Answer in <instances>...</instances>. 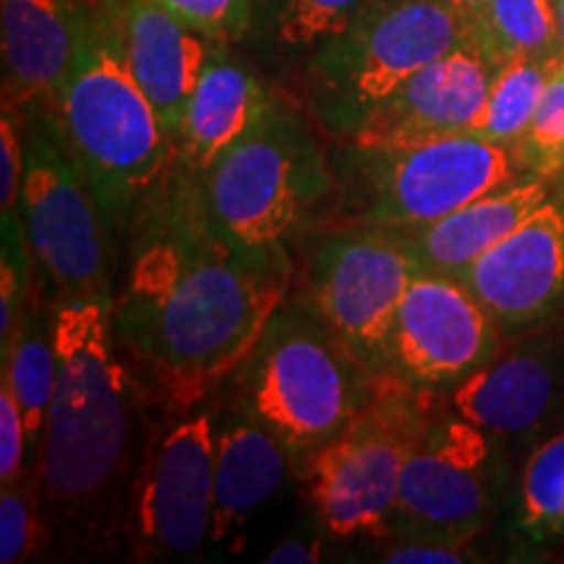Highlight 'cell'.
<instances>
[{
    "instance_id": "cell-1",
    "label": "cell",
    "mask_w": 564,
    "mask_h": 564,
    "mask_svg": "<svg viewBox=\"0 0 564 564\" xmlns=\"http://www.w3.org/2000/svg\"><path fill=\"white\" fill-rule=\"evenodd\" d=\"M293 282L288 249L241 246L175 165L126 230L112 327L147 403L192 413L257 348Z\"/></svg>"
},
{
    "instance_id": "cell-2",
    "label": "cell",
    "mask_w": 564,
    "mask_h": 564,
    "mask_svg": "<svg viewBox=\"0 0 564 564\" xmlns=\"http://www.w3.org/2000/svg\"><path fill=\"white\" fill-rule=\"evenodd\" d=\"M116 295H82L53 308L58 379L37 455L47 525L105 539L123 531L126 505L144 440H139L147 394L126 364L112 327Z\"/></svg>"
},
{
    "instance_id": "cell-3",
    "label": "cell",
    "mask_w": 564,
    "mask_h": 564,
    "mask_svg": "<svg viewBox=\"0 0 564 564\" xmlns=\"http://www.w3.org/2000/svg\"><path fill=\"white\" fill-rule=\"evenodd\" d=\"M47 110L118 241L178 165V144L133 76L110 0L91 6L74 66Z\"/></svg>"
},
{
    "instance_id": "cell-4",
    "label": "cell",
    "mask_w": 564,
    "mask_h": 564,
    "mask_svg": "<svg viewBox=\"0 0 564 564\" xmlns=\"http://www.w3.org/2000/svg\"><path fill=\"white\" fill-rule=\"evenodd\" d=\"M306 301L282 303L225 384L238 411L285 444L295 470L369 405L379 382Z\"/></svg>"
},
{
    "instance_id": "cell-5",
    "label": "cell",
    "mask_w": 564,
    "mask_h": 564,
    "mask_svg": "<svg viewBox=\"0 0 564 564\" xmlns=\"http://www.w3.org/2000/svg\"><path fill=\"white\" fill-rule=\"evenodd\" d=\"M196 181L215 223L232 241L259 251L288 249L335 192L319 141L282 102Z\"/></svg>"
},
{
    "instance_id": "cell-6",
    "label": "cell",
    "mask_w": 564,
    "mask_h": 564,
    "mask_svg": "<svg viewBox=\"0 0 564 564\" xmlns=\"http://www.w3.org/2000/svg\"><path fill=\"white\" fill-rule=\"evenodd\" d=\"M440 398L384 377L369 405L299 465L324 531L340 541L390 539L405 457Z\"/></svg>"
},
{
    "instance_id": "cell-7",
    "label": "cell",
    "mask_w": 564,
    "mask_h": 564,
    "mask_svg": "<svg viewBox=\"0 0 564 564\" xmlns=\"http://www.w3.org/2000/svg\"><path fill=\"white\" fill-rule=\"evenodd\" d=\"M333 173L343 228L426 225L528 175L512 150L468 133L400 150L348 144Z\"/></svg>"
},
{
    "instance_id": "cell-8",
    "label": "cell",
    "mask_w": 564,
    "mask_h": 564,
    "mask_svg": "<svg viewBox=\"0 0 564 564\" xmlns=\"http://www.w3.org/2000/svg\"><path fill=\"white\" fill-rule=\"evenodd\" d=\"M468 34L444 0H373L308 58L316 118L348 139L366 112Z\"/></svg>"
},
{
    "instance_id": "cell-9",
    "label": "cell",
    "mask_w": 564,
    "mask_h": 564,
    "mask_svg": "<svg viewBox=\"0 0 564 564\" xmlns=\"http://www.w3.org/2000/svg\"><path fill=\"white\" fill-rule=\"evenodd\" d=\"M512 455L510 444L453 411L442 392L405 457L392 535L484 539L510 505Z\"/></svg>"
},
{
    "instance_id": "cell-10",
    "label": "cell",
    "mask_w": 564,
    "mask_h": 564,
    "mask_svg": "<svg viewBox=\"0 0 564 564\" xmlns=\"http://www.w3.org/2000/svg\"><path fill=\"white\" fill-rule=\"evenodd\" d=\"M26 171L21 186V217L42 280L53 288V303L112 291V236L105 212L79 162L68 152L53 112L26 110Z\"/></svg>"
},
{
    "instance_id": "cell-11",
    "label": "cell",
    "mask_w": 564,
    "mask_h": 564,
    "mask_svg": "<svg viewBox=\"0 0 564 564\" xmlns=\"http://www.w3.org/2000/svg\"><path fill=\"white\" fill-rule=\"evenodd\" d=\"M415 270L394 228L345 225L314 246L306 303L364 369L390 377L394 322Z\"/></svg>"
},
{
    "instance_id": "cell-12",
    "label": "cell",
    "mask_w": 564,
    "mask_h": 564,
    "mask_svg": "<svg viewBox=\"0 0 564 564\" xmlns=\"http://www.w3.org/2000/svg\"><path fill=\"white\" fill-rule=\"evenodd\" d=\"M215 411L167 415L144 442L123 533L139 560H186L212 539Z\"/></svg>"
},
{
    "instance_id": "cell-13",
    "label": "cell",
    "mask_w": 564,
    "mask_h": 564,
    "mask_svg": "<svg viewBox=\"0 0 564 564\" xmlns=\"http://www.w3.org/2000/svg\"><path fill=\"white\" fill-rule=\"evenodd\" d=\"M505 340L502 327L465 282L419 264L398 308L390 377L447 392L489 364Z\"/></svg>"
},
{
    "instance_id": "cell-14",
    "label": "cell",
    "mask_w": 564,
    "mask_h": 564,
    "mask_svg": "<svg viewBox=\"0 0 564 564\" xmlns=\"http://www.w3.org/2000/svg\"><path fill=\"white\" fill-rule=\"evenodd\" d=\"M444 400L512 449L564 426V316L507 337L497 356Z\"/></svg>"
},
{
    "instance_id": "cell-15",
    "label": "cell",
    "mask_w": 564,
    "mask_h": 564,
    "mask_svg": "<svg viewBox=\"0 0 564 564\" xmlns=\"http://www.w3.org/2000/svg\"><path fill=\"white\" fill-rule=\"evenodd\" d=\"M489 308L505 337L564 316V194H554L523 223L457 274Z\"/></svg>"
},
{
    "instance_id": "cell-16",
    "label": "cell",
    "mask_w": 564,
    "mask_h": 564,
    "mask_svg": "<svg viewBox=\"0 0 564 564\" xmlns=\"http://www.w3.org/2000/svg\"><path fill=\"white\" fill-rule=\"evenodd\" d=\"M497 68L499 63L468 34L366 112L345 141L366 150H400L463 133L481 112Z\"/></svg>"
},
{
    "instance_id": "cell-17",
    "label": "cell",
    "mask_w": 564,
    "mask_h": 564,
    "mask_svg": "<svg viewBox=\"0 0 564 564\" xmlns=\"http://www.w3.org/2000/svg\"><path fill=\"white\" fill-rule=\"evenodd\" d=\"M95 0H0L3 110L51 108L74 66Z\"/></svg>"
},
{
    "instance_id": "cell-18",
    "label": "cell",
    "mask_w": 564,
    "mask_h": 564,
    "mask_svg": "<svg viewBox=\"0 0 564 564\" xmlns=\"http://www.w3.org/2000/svg\"><path fill=\"white\" fill-rule=\"evenodd\" d=\"M131 70L162 123L178 139L192 91L220 42L196 32L158 0H110Z\"/></svg>"
},
{
    "instance_id": "cell-19",
    "label": "cell",
    "mask_w": 564,
    "mask_h": 564,
    "mask_svg": "<svg viewBox=\"0 0 564 564\" xmlns=\"http://www.w3.org/2000/svg\"><path fill=\"white\" fill-rule=\"evenodd\" d=\"M293 470V455L270 429L232 405L215 411L212 544L238 546L253 514L278 497Z\"/></svg>"
},
{
    "instance_id": "cell-20",
    "label": "cell",
    "mask_w": 564,
    "mask_h": 564,
    "mask_svg": "<svg viewBox=\"0 0 564 564\" xmlns=\"http://www.w3.org/2000/svg\"><path fill=\"white\" fill-rule=\"evenodd\" d=\"M552 194L554 181L528 173L502 188H494L463 204L440 220L394 230L421 267L457 278L478 262L491 246L510 236Z\"/></svg>"
},
{
    "instance_id": "cell-21",
    "label": "cell",
    "mask_w": 564,
    "mask_h": 564,
    "mask_svg": "<svg viewBox=\"0 0 564 564\" xmlns=\"http://www.w3.org/2000/svg\"><path fill=\"white\" fill-rule=\"evenodd\" d=\"M212 55L196 82L178 129V162L204 173L274 108V97L249 68L225 51Z\"/></svg>"
},
{
    "instance_id": "cell-22",
    "label": "cell",
    "mask_w": 564,
    "mask_h": 564,
    "mask_svg": "<svg viewBox=\"0 0 564 564\" xmlns=\"http://www.w3.org/2000/svg\"><path fill=\"white\" fill-rule=\"evenodd\" d=\"M502 518L510 549L528 560L564 546V426L525 447Z\"/></svg>"
},
{
    "instance_id": "cell-23",
    "label": "cell",
    "mask_w": 564,
    "mask_h": 564,
    "mask_svg": "<svg viewBox=\"0 0 564 564\" xmlns=\"http://www.w3.org/2000/svg\"><path fill=\"white\" fill-rule=\"evenodd\" d=\"M53 308L42 301L40 285H32L21 316L9 340L0 345V379L11 384L13 398L24 415L32 453L40 455L47 413L58 379V352L53 337Z\"/></svg>"
},
{
    "instance_id": "cell-24",
    "label": "cell",
    "mask_w": 564,
    "mask_h": 564,
    "mask_svg": "<svg viewBox=\"0 0 564 564\" xmlns=\"http://www.w3.org/2000/svg\"><path fill=\"white\" fill-rule=\"evenodd\" d=\"M556 61L560 58H533V55L505 61L494 74L481 112L463 133L514 150L539 110Z\"/></svg>"
},
{
    "instance_id": "cell-25",
    "label": "cell",
    "mask_w": 564,
    "mask_h": 564,
    "mask_svg": "<svg viewBox=\"0 0 564 564\" xmlns=\"http://www.w3.org/2000/svg\"><path fill=\"white\" fill-rule=\"evenodd\" d=\"M373 0H257L253 26L282 53L308 58L343 34Z\"/></svg>"
},
{
    "instance_id": "cell-26",
    "label": "cell",
    "mask_w": 564,
    "mask_h": 564,
    "mask_svg": "<svg viewBox=\"0 0 564 564\" xmlns=\"http://www.w3.org/2000/svg\"><path fill=\"white\" fill-rule=\"evenodd\" d=\"M470 37H476L499 66L518 55H562L554 0H489Z\"/></svg>"
},
{
    "instance_id": "cell-27",
    "label": "cell",
    "mask_w": 564,
    "mask_h": 564,
    "mask_svg": "<svg viewBox=\"0 0 564 564\" xmlns=\"http://www.w3.org/2000/svg\"><path fill=\"white\" fill-rule=\"evenodd\" d=\"M47 535L40 468H26L19 481L0 486V562L19 564L37 552Z\"/></svg>"
},
{
    "instance_id": "cell-28",
    "label": "cell",
    "mask_w": 564,
    "mask_h": 564,
    "mask_svg": "<svg viewBox=\"0 0 564 564\" xmlns=\"http://www.w3.org/2000/svg\"><path fill=\"white\" fill-rule=\"evenodd\" d=\"M520 167L531 175L556 181L564 173V58L560 55L549 76L546 91L541 97L525 137L514 147Z\"/></svg>"
},
{
    "instance_id": "cell-29",
    "label": "cell",
    "mask_w": 564,
    "mask_h": 564,
    "mask_svg": "<svg viewBox=\"0 0 564 564\" xmlns=\"http://www.w3.org/2000/svg\"><path fill=\"white\" fill-rule=\"evenodd\" d=\"M0 228H3V251H0V345H3L30 299L34 257L21 209L3 212Z\"/></svg>"
},
{
    "instance_id": "cell-30",
    "label": "cell",
    "mask_w": 564,
    "mask_h": 564,
    "mask_svg": "<svg viewBox=\"0 0 564 564\" xmlns=\"http://www.w3.org/2000/svg\"><path fill=\"white\" fill-rule=\"evenodd\" d=\"M196 32L209 40L230 45L253 26L257 0H158Z\"/></svg>"
},
{
    "instance_id": "cell-31",
    "label": "cell",
    "mask_w": 564,
    "mask_h": 564,
    "mask_svg": "<svg viewBox=\"0 0 564 564\" xmlns=\"http://www.w3.org/2000/svg\"><path fill=\"white\" fill-rule=\"evenodd\" d=\"M394 544L382 552L390 564H463L481 562V539H449V535H392Z\"/></svg>"
},
{
    "instance_id": "cell-32",
    "label": "cell",
    "mask_w": 564,
    "mask_h": 564,
    "mask_svg": "<svg viewBox=\"0 0 564 564\" xmlns=\"http://www.w3.org/2000/svg\"><path fill=\"white\" fill-rule=\"evenodd\" d=\"M24 116L26 112L3 110L0 118V212L19 209L21 202L26 171Z\"/></svg>"
},
{
    "instance_id": "cell-33",
    "label": "cell",
    "mask_w": 564,
    "mask_h": 564,
    "mask_svg": "<svg viewBox=\"0 0 564 564\" xmlns=\"http://www.w3.org/2000/svg\"><path fill=\"white\" fill-rule=\"evenodd\" d=\"M30 449L24 415L13 398L11 384L0 379V486L19 481L26 474Z\"/></svg>"
},
{
    "instance_id": "cell-34",
    "label": "cell",
    "mask_w": 564,
    "mask_h": 564,
    "mask_svg": "<svg viewBox=\"0 0 564 564\" xmlns=\"http://www.w3.org/2000/svg\"><path fill=\"white\" fill-rule=\"evenodd\" d=\"M267 564H316L322 562V541L293 535L274 544L264 556Z\"/></svg>"
},
{
    "instance_id": "cell-35",
    "label": "cell",
    "mask_w": 564,
    "mask_h": 564,
    "mask_svg": "<svg viewBox=\"0 0 564 564\" xmlns=\"http://www.w3.org/2000/svg\"><path fill=\"white\" fill-rule=\"evenodd\" d=\"M444 3H447L449 9L463 19V24L468 26V32H474L476 24L484 17L486 6H489V0H444Z\"/></svg>"
},
{
    "instance_id": "cell-36",
    "label": "cell",
    "mask_w": 564,
    "mask_h": 564,
    "mask_svg": "<svg viewBox=\"0 0 564 564\" xmlns=\"http://www.w3.org/2000/svg\"><path fill=\"white\" fill-rule=\"evenodd\" d=\"M556 3V21H560V47L564 55V0H554Z\"/></svg>"
},
{
    "instance_id": "cell-37",
    "label": "cell",
    "mask_w": 564,
    "mask_h": 564,
    "mask_svg": "<svg viewBox=\"0 0 564 564\" xmlns=\"http://www.w3.org/2000/svg\"><path fill=\"white\" fill-rule=\"evenodd\" d=\"M554 183H556V188H560V192L564 194V173H562V175H560V178H556Z\"/></svg>"
},
{
    "instance_id": "cell-38",
    "label": "cell",
    "mask_w": 564,
    "mask_h": 564,
    "mask_svg": "<svg viewBox=\"0 0 564 564\" xmlns=\"http://www.w3.org/2000/svg\"><path fill=\"white\" fill-rule=\"evenodd\" d=\"M562 58H564V55H562Z\"/></svg>"
}]
</instances>
